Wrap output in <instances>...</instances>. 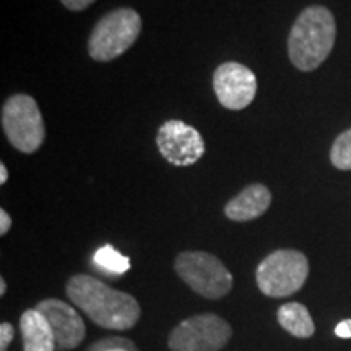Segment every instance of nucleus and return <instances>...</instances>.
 <instances>
[{
    "label": "nucleus",
    "mask_w": 351,
    "mask_h": 351,
    "mask_svg": "<svg viewBox=\"0 0 351 351\" xmlns=\"http://www.w3.org/2000/svg\"><path fill=\"white\" fill-rule=\"evenodd\" d=\"M67 296L96 326L129 330L138 322L140 304L129 293L117 291L91 275H75L67 282Z\"/></svg>",
    "instance_id": "1"
},
{
    "label": "nucleus",
    "mask_w": 351,
    "mask_h": 351,
    "mask_svg": "<svg viewBox=\"0 0 351 351\" xmlns=\"http://www.w3.org/2000/svg\"><path fill=\"white\" fill-rule=\"evenodd\" d=\"M335 36V19L328 8L322 5L304 8L289 32V60L302 72H313L332 52Z\"/></svg>",
    "instance_id": "2"
},
{
    "label": "nucleus",
    "mask_w": 351,
    "mask_h": 351,
    "mask_svg": "<svg viewBox=\"0 0 351 351\" xmlns=\"http://www.w3.org/2000/svg\"><path fill=\"white\" fill-rule=\"evenodd\" d=\"M142 32V19L134 8H117L98 20L88 39V52L96 62L117 59L134 46Z\"/></svg>",
    "instance_id": "3"
},
{
    "label": "nucleus",
    "mask_w": 351,
    "mask_h": 351,
    "mask_svg": "<svg viewBox=\"0 0 351 351\" xmlns=\"http://www.w3.org/2000/svg\"><path fill=\"white\" fill-rule=\"evenodd\" d=\"M309 276V262L300 251L280 249L258 263L257 287L269 298H287L300 291Z\"/></svg>",
    "instance_id": "4"
},
{
    "label": "nucleus",
    "mask_w": 351,
    "mask_h": 351,
    "mask_svg": "<svg viewBox=\"0 0 351 351\" xmlns=\"http://www.w3.org/2000/svg\"><path fill=\"white\" fill-rule=\"evenodd\" d=\"M176 274L192 291L207 300H219L232 288V275L217 256L204 251L181 252L174 262Z\"/></svg>",
    "instance_id": "5"
},
{
    "label": "nucleus",
    "mask_w": 351,
    "mask_h": 351,
    "mask_svg": "<svg viewBox=\"0 0 351 351\" xmlns=\"http://www.w3.org/2000/svg\"><path fill=\"white\" fill-rule=\"evenodd\" d=\"M2 129L13 148L21 153H34L46 137L41 109L29 95H13L2 106Z\"/></svg>",
    "instance_id": "6"
},
{
    "label": "nucleus",
    "mask_w": 351,
    "mask_h": 351,
    "mask_svg": "<svg viewBox=\"0 0 351 351\" xmlns=\"http://www.w3.org/2000/svg\"><path fill=\"white\" fill-rule=\"evenodd\" d=\"M232 328L217 314H199L182 320L169 333L171 351H219L228 345Z\"/></svg>",
    "instance_id": "7"
},
{
    "label": "nucleus",
    "mask_w": 351,
    "mask_h": 351,
    "mask_svg": "<svg viewBox=\"0 0 351 351\" xmlns=\"http://www.w3.org/2000/svg\"><path fill=\"white\" fill-rule=\"evenodd\" d=\"M156 145L165 160L174 166H192L205 155L202 134L182 121H166L158 129Z\"/></svg>",
    "instance_id": "8"
},
{
    "label": "nucleus",
    "mask_w": 351,
    "mask_h": 351,
    "mask_svg": "<svg viewBox=\"0 0 351 351\" xmlns=\"http://www.w3.org/2000/svg\"><path fill=\"white\" fill-rule=\"evenodd\" d=\"M213 90L223 108L243 111L257 95L256 73L244 64L225 62L215 70Z\"/></svg>",
    "instance_id": "9"
},
{
    "label": "nucleus",
    "mask_w": 351,
    "mask_h": 351,
    "mask_svg": "<svg viewBox=\"0 0 351 351\" xmlns=\"http://www.w3.org/2000/svg\"><path fill=\"white\" fill-rule=\"evenodd\" d=\"M34 309H38L49 322L52 332H54L57 350H73L85 339V322L80 314L67 302L51 298V300L39 302Z\"/></svg>",
    "instance_id": "10"
},
{
    "label": "nucleus",
    "mask_w": 351,
    "mask_h": 351,
    "mask_svg": "<svg viewBox=\"0 0 351 351\" xmlns=\"http://www.w3.org/2000/svg\"><path fill=\"white\" fill-rule=\"evenodd\" d=\"M271 204L270 189L263 184H251L244 187L234 199L225 205V215L231 221L245 223L262 217Z\"/></svg>",
    "instance_id": "11"
},
{
    "label": "nucleus",
    "mask_w": 351,
    "mask_h": 351,
    "mask_svg": "<svg viewBox=\"0 0 351 351\" xmlns=\"http://www.w3.org/2000/svg\"><path fill=\"white\" fill-rule=\"evenodd\" d=\"M20 330L25 351L57 350L54 332L46 317L38 309H28L20 317Z\"/></svg>",
    "instance_id": "12"
},
{
    "label": "nucleus",
    "mask_w": 351,
    "mask_h": 351,
    "mask_svg": "<svg viewBox=\"0 0 351 351\" xmlns=\"http://www.w3.org/2000/svg\"><path fill=\"white\" fill-rule=\"evenodd\" d=\"M276 319L288 333L298 339H309L314 335L315 326L306 306L300 302H287L278 309Z\"/></svg>",
    "instance_id": "13"
},
{
    "label": "nucleus",
    "mask_w": 351,
    "mask_h": 351,
    "mask_svg": "<svg viewBox=\"0 0 351 351\" xmlns=\"http://www.w3.org/2000/svg\"><path fill=\"white\" fill-rule=\"evenodd\" d=\"M95 265H98L101 270H104L106 274L114 275H122L130 269V258L122 256L119 251L112 247L111 244L103 245L93 256Z\"/></svg>",
    "instance_id": "14"
},
{
    "label": "nucleus",
    "mask_w": 351,
    "mask_h": 351,
    "mask_svg": "<svg viewBox=\"0 0 351 351\" xmlns=\"http://www.w3.org/2000/svg\"><path fill=\"white\" fill-rule=\"evenodd\" d=\"M330 161L337 169H351V129L345 130L332 145Z\"/></svg>",
    "instance_id": "15"
},
{
    "label": "nucleus",
    "mask_w": 351,
    "mask_h": 351,
    "mask_svg": "<svg viewBox=\"0 0 351 351\" xmlns=\"http://www.w3.org/2000/svg\"><path fill=\"white\" fill-rule=\"evenodd\" d=\"M117 348L137 351V348H135V346L132 345L129 340H122V339L103 340V341H99V343H95L93 346H91L90 351H106V350H117Z\"/></svg>",
    "instance_id": "16"
},
{
    "label": "nucleus",
    "mask_w": 351,
    "mask_h": 351,
    "mask_svg": "<svg viewBox=\"0 0 351 351\" xmlns=\"http://www.w3.org/2000/svg\"><path fill=\"white\" fill-rule=\"evenodd\" d=\"M13 335H15V330H13L12 324H0V351H7L8 345H10L13 340Z\"/></svg>",
    "instance_id": "17"
},
{
    "label": "nucleus",
    "mask_w": 351,
    "mask_h": 351,
    "mask_svg": "<svg viewBox=\"0 0 351 351\" xmlns=\"http://www.w3.org/2000/svg\"><path fill=\"white\" fill-rule=\"evenodd\" d=\"M60 2L64 3L65 8H69V10L72 12H82L85 10L91 5V3H95L96 0H60Z\"/></svg>",
    "instance_id": "18"
},
{
    "label": "nucleus",
    "mask_w": 351,
    "mask_h": 351,
    "mask_svg": "<svg viewBox=\"0 0 351 351\" xmlns=\"http://www.w3.org/2000/svg\"><path fill=\"white\" fill-rule=\"evenodd\" d=\"M335 333L340 339H351V319L340 322L339 326L335 327Z\"/></svg>",
    "instance_id": "19"
},
{
    "label": "nucleus",
    "mask_w": 351,
    "mask_h": 351,
    "mask_svg": "<svg viewBox=\"0 0 351 351\" xmlns=\"http://www.w3.org/2000/svg\"><path fill=\"white\" fill-rule=\"evenodd\" d=\"M12 228V218L10 215H8L5 210H0V234L5 236L8 231H10Z\"/></svg>",
    "instance_id": "20"
},
{
    "label": "nucleus",
    "mask_w": 351,
    "mask_h": 351,
    "mask_svg": "<svg viewBox=\"0 0 351 351\" xmlns=\"http://www.w3.org/2000/svg\"><path fill=\"white\" fill-rule=\"evenodd\" d=\"M8 181V171H7V166L3 163H0V184H5Z\"/></svg>",
    "instance_id": "21"
},
{
    "label": "nucleus",
    "mask_w": 351,
    "mask_h": 351,
    "mask_svg": "<svg viewBox=\"0 0 351 351\" xmlns=\"http://www.w3.org/2000/svg\"><path fill=\"white\" fill-rule=\"evenodd\" d=\"M5 291H7V283H5V280L0 278V296L5 295Z\"/></svg>",
    "instance_id": "22"
},
{
    "label": "nucleus",
    "mask_w": 351,
    "mask_h": 351,
    "mask_svg": "<svg viewBox=\"0 0 351 351\" xmlns=\"http://www.w3.org/2000/svg\"><path fill=\"white\" fill-rule=\"evenodd\" d=\"M106 351H130V350H125V348H117V350H106Z\"/></svg>",
    "instance_id": "23"
}]
</instances>
